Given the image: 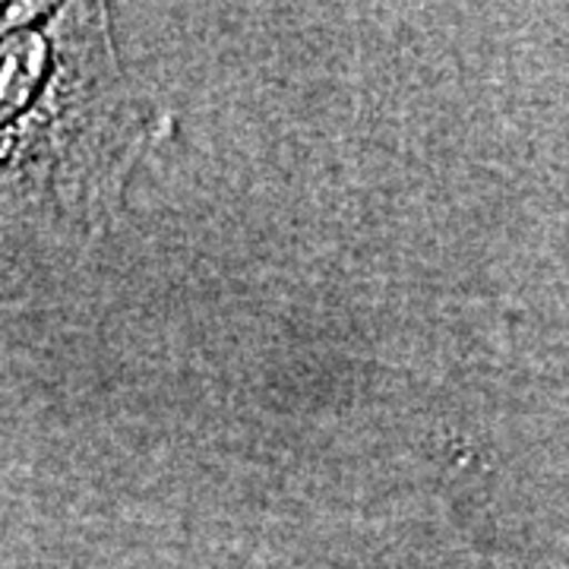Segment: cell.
Returning a JSON list of instances; mask_svg holds the SVG:
<instances>
[{"instance_id":"1","label":"cell","mask_w":569,"mask_h":569,"mask_svg":"<svg viewBox=\"0 0 569 569\" xmlns=\"http://www.w3.org/2000/svg\"><path fill=\"white\" fill-rule=\"evenodd\" d=\"M149 142L99 3H0V228L102 231Z\"/></svg>"}]
</instances>
